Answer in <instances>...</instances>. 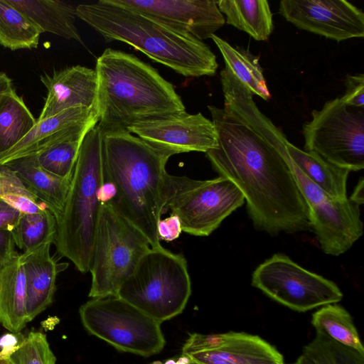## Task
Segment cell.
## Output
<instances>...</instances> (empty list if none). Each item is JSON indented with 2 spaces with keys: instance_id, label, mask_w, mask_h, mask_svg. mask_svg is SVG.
Masks as SVG:
<instances>
[{
  "instance_id": "cell-1",
  "label": "cell",
  "mask_w": 364,
  "mask_h": 364,
  "mask_svg": "<svg viewBox=\"0 0 364 364\" xmlns=\"http://www.w3.org/2000/svg\"><path fill=\"white\" fill-rule=\"evenodd\" d=\"M208 105L218 146L205 153L213 169L242 192L254 226L270 235L311 229L309 210L287 161L284 133L257 108L242 84Z\"/></svg>"
},
{
  "instance_id": "cell-2",
  "label": "cell",
  "mask_w": 364,
  "mask_h": 364,
  "mask_svg": "<svg viewBox=\"0 0 364 364\" xmlns=\"http://www.w3.org/2000/svg\"><path fill=\"white\" fill-rule=\"evenodd\" d=\"M102 158L104 180L115 188L109 203L151 247L160 246L158 223L166 203L169 158L127 131H102Z\"/></svg>"
},
{
  "instance_id": "cell-3",
  "label": "cell",
  "mask_w": 364,
  "mask_h": 364,
  "mask_svg": "<svg viewBox=\"0 0 364 364\" xmlns=\"http://www.w3.org/2000/svg\"><path fill=\"white\" fill-rule=\"evenodd\" d=\"M97 125L127 131L134 124L186 111L173 85L136 56L106 48L97 58Z\"/></svg>"
},
{
  "instance_id": "cell-4",
  "label": "cell",
  "mask_w": 364,
  "mask_h": 364,
  "mask_svg": "<svg viewBox=\"0 0 364 364\" xmlns=\"http://www.w3.org/2000/svg\"><path fill=\"white\" fill-rule=\"evenodd\" d=\"M76 16L107 41L124 42L188 77L212 76L216 56L202 41L110 0L76 6Z\"/></svg>"
},
{
  "instance_id": "cell-5",
  "label": "cell",
  "mask_w": 364,
  "mask_h": 364,
  "mask_svg": "<svg viewBox=\"0 0 364 364\" xmlns=\"http://www.w3.org/2000/svg\"><path fill=\"white\" fill-rule=\"evenodd\" d=\"M103 183L102 131L97 124L82 142L54 242L59 255L81 273L90 271Z\"/></svg>"
},
{
  "instance_id": "cell-6",
  "label": "cell",
  "mask_w": 364,
  "mask_h": 364,
  "mask_svg": "<svg viewBox=\"0 0 364 364\" xmlns=\"http://www.w3.org/2000/svg\"><path fill=\"white\" fill-rule=\"evenodd\" d=\"M191 294L186 258L161 245L142 257L116 296L161 323L183 311Z\"/></svg>"
},
{
  "instance_id": "cell-7",
  "label": "cell",
  "mask_w": 364,
  "mask_h": 364,
  "mask_svg": "<svg viewBox=\"0 0 364 364\" xmlns=\"http://www.w3.org/2000/svg\"><path fill=\"white\" fill-rule=\"evenodd\" d=\"M151 248L145 235L109 203L102 204L91 257L89 296H116Z\"/></svg>"
},
{
  "instance_id": "cell-8",
  "label": "cell",
  "mask_w": 364,
  "mask_h": 364,
  "mask_svg": "<svg viewBox=\"0 0 364 364\" xmlns=\"http://www.w3.org/2000/svg\"><path fill=\"white\" fill-rule=\"evenodd\" d=\"M244 202L242 192L225 177L201 181L169 174L164 213L170 210L178 216L182 231L203 237Z\"/></svg>"
},
{
  "instance_id": "cell-9",
  "label": "cell",
  "mask_w": 364,
  "mask_h": 364,
  "mask_svg": "<svg viewBox=\"0 0 364 364\" xmlns=\"http://www.w3.org/2000/svg\"><path fill=\"white\" fill-rule=\"evenodd\" d=\"M79 314L90 334L119 350L147 357L164 347L161 323L117 296L92 299Z\"/></svg>"
},
{
  "instance_id": "cell-10",
  "label": "cell",
  "mask_w": 364,
  "mask_h": 364,
  "mask_svg": "<svg viewBox=\"0 0 364 364\" xmlns=\"http://www.w3.org/2000/svg\"><path fill=\"white\" fill-rule=\"evenodd\" d=\"M341 97L328 101L311 112L304 124V151L350 171L364 168V113L350 111Z\"/></svg>"
},
{
  "instance_id": "cell-11",
  "label": "cell",
  "mask_w": 364,
  "mask_h": 364,
  "mask_svg": "<svg viewBox=\"0 0 364 364\" xmlns=\"http://www.w3.org/2000/svg\"><path fill=\"white\" fill-rule=\"evenodd\" d=\"M252 285L277 302L299 312L336 304L343 298L332 281L277 253L253 272Z\"/></svg>"
},
{
  "instance_id": "cell-12",
  "label": "cell",
  "mask_w": 364,
  "mask_h": 364,
  "mask_svg": "<svg viewBox=\"0 0 364 364\" xmlns=\"http://www.w3.org/2000/svg\"><path fill=\"white\" fill-rule=\"evenodd\" d=\"M287 161L308 205L311 228L323 252L333 256L344 253L363 235L359 205L348 198H331L299 170L289 154Z\"/></svg>"
},
{
  "instance_id": "cell-13",
  "label": "cell",
  "mask_w": 364,
  "mask_h": 364,
  "mask_svg": "<svg viewBox=\"0 0 364 364\" xmlns=\"http://www.w3.org/2000/svg\"><path fill=\"white\" fill-rule=\"evenodd\" d=\"M127 132L168 158L191 151L206 153L218 146L215 125L201 113L185 111L154 117L134 124Z\"/></svg>"
},
{
  "instance_id": "cell-14",
  "label": "cell",
  "mask_w": 364,
  "mask_h": 364,
  "mask_svg": "<svg viewBox=\"0 0 364 364\" xmlns=\"http://www.w3.org/2000/svg\"><path fill=\"white\" fill-rule=\"evenodd\" d=\"M181 355L197 364H285L275 347L245 332L191 334Z\"/></svg>"
},
{
  "instance_id": "cell-15",
  "label": "cell",
  "mask_w": 364,
  "mask_h": 364,
  "mask_svg": "<svg viewBox=\"0 0 364 364\" xmlns=\"http://www.w3.org/2000/svg\"><path fill=\"white\" fill-rule=\"evenodd\" d=\"M279 13L299 29L340 42L364 36V14L345 0H282Z\"/></svg>"
},
{
  "instance_id": "cell-16",
  "label": "cell",
  "mask_w": 364,
  "mask_h": 364,
  "mask_svg": "<svg viewBox=\"0 0 364 364\" xmlns=\"http://www.w3.org/2000/svg\"><path fill=\"white\" fill-rule=\"evenodd\" d=\"M110 1L202 41L210 38L225 23L216 1L213 0Z\"/></svg>"
},
{
  "instance_id": "cell-17",
  "label": "cell",
  "mask_w": 364,
  "mask_h": 364,
  "mask_svg": "<svg viewBox=\"0 0 364 364\" xmlns=\"http://www.w3.org/2000/svg\"><path fill=\"white\" fill-rule=\"evenodd\" d=\"M47 89V96L37 121L77 107H95L97 75L95 69L80 65L40 76Z\"/></svg>"
},
{
  "instance_id": "cell-18",
  "label": "cell",
  "mask_w": 364,
  "mask_h": 364,
  "mask_svg": "<svg viewBox=\"0 0 364 364\" xmlns=\"http://www.w3.org/2000/svg\"><path fill=\"white\" fill-rule=\"evenodd\" d=\"M51 245L45 244L20 255L26 278L28 322L52 304L57 276L68 267V263H57L50 255Z\"/></svg>"
},
{
  "instance_id": "cell-19",
  "label": "cell",
  "mask_w": 364,
  "mask_h": 364,
  "mask_svg": "<svg viewBox=\"0 0 364 364\" xmlns=\"http://www.w3.org/2000/svg\"><path fill=\"white\" fill-rule=\"evenodd\" d=\"M95 113L96 107H77L36 121V125L23 139L0 156V164H5L16 159L37 154L66 136L75 124Z\"/></svg>"
},
{
  "instance_id": "cell-20",
  "label": "cell",
  "mask_w": 364,
  "mask_h": 364,
  "mask_svg": "<svg viewBox=\"0 0 364 364\" xmlns=\"http://www.w3.org/2000/svg\"><path fill=\"white\" fill-rule=\"evenodd\" d=\"M5 164L17 174L58 221L63 211L72 178H60L46 171L38 165L34 155L21 157Z\"/></svg>"
},
{
  "instance_id": "cell-21",
  "label": "cell",
  "mask_w": 364,
  "mask_h": 364,
  "mask_svg": "<svg viewBox=\"0 0 364 364\" xmlns=\"http://www.w3.org/2000/svg\"><path fill=\"white\" fill-rule=\"evenodd\" d=\"M43 33L48 32L84 44L75 25L76 6L58 0H7Z\"/></svg>"
},
{
  "instance_id": "cell-22",
  "label": "cell",
  "mask_w": 364,
  "mask_h": 364,
  "mask_svg": "<svg viewBox=\"0 0 364 364\" xmlns=\"http://www.w3.org/2000/svg\"><path fill=\"white\" fill-rule=\"evenodd\" d=\"M28 323L26 278L18 254L0 272V324L16 333Z\"/></svg>"
},
{
  "instance_id": "cell-23",
  "label": "cell",
  "mask_w": 364,
  "mask_h": 364,
  "mask_svg": "<svg viewBox=\"0 0 364 364\" xmlns=\"http://www.w3.org/2000/svg\"><path fill=\"white\" fill-rule=\"evenodd\" d=\"M97 122L95 113L75 124L66 136L34 154L38 165L60 178H72L83 139Z\"/></svg>"
},
{
  "instance_id": "cell-24",
  "label": "cell",
  "mask_w": 364,
  "mask_h": 364,
  "mask_svg": "<svg viewBox=\"0 0 364 364\" xmlns=\"http://www.w3.org/2000/svg\"><path fill=\"white\" fill-rule=\"evenodd\" d=\"M288 154L300 171L331 198L346 199V183L350 171L336 166L314 152L306 151L287 142Z\"/></svg>"
},
{
  "instance_id": "cell-25",
  "label": "cell",
  "mask_w": 364,
  "mask_h": 364,
  "mask_svg": "<svg viewBox=\"0 0 364 364\" xmlns=\"http://www.w3.org/2000/svg\"><path fill=\"white\" fill-rule=\"evenodd\" d=\"M226 22L245 31L256 41H267L273 29L272 13L267 0L216 1Z\"/></svg>"
},
{
  "instance_id": "cell-26",
  "label": "cell",
  "mask_w": 364,
  "mask_h": 364,
  "mask_svg": "<svg viewBox=\"0 0 364 364\" xmlns=\"http://www.w3.org/2000/svg\"><path fill=\"white\" fill-rule=\"evenodd\" d=\"M13 87L0 95V156L16 145L36 124Z\"/></svg>"
},
{
  "instance_id": "cell-27",
  "label": "cell",
  "mask_w": 364,
  "mask_h": 364,
  "mask_svg": "<svg viewBox=\"0 0 364 364\" xmlns=\"http://www.w3.org/2000/svg\"><path fill=\"white\" fill-rule=\"evenodd\" d=\"M210 38L220 50L225 61V67L229 69L252 95H257L264 100H269L271 94L258 58L247 50L238 47L233 48L215 33Z\"/></svg>"
},
{
  "instance_id": "cell-28",
  "label": "cell",
  "mask_w": 364,
  "mask_h": 364,
  "mask_svg": "<svg viewBox=\"0 0 364 364\" xmlns=\"http://www.w3.org/2000/svg\"><path fill=\"white\" fill-rule=\"evenodd\" d=\"M42 31L25 14L0 0V45L11 50L38 47Z\"/></svg>"
},
{
  "instance_id": "cell-29",
  "label": "cell",
  "mask_w": 364,
  "mask_h": 364,
  "mask_svg": "<svg viewBox=\"0 0 364 364\" xmlns=\"http://www.w3.org/2000/svg\"><path fill=\"white\" fill-rule=\"evenodd\" d=\"M311 324L316 332L364 353V347L353 318L341 306L330 304L320 307L312 315Z\"/></svg>"
},
{
  "instance_id": "cell-30",
  "label": "cell",
  "mask_w": 364,
  "mask_h": 364,
  "mask_svg": "<svg viewBox=\"0 0 364 364\" xmlns=\"http://www.w3.org/2000/svg\"><path fill=\"white\" fill-rule=\"evenodd\" d=\"M11 232L16 246L28 252L55 242L57 221L48 208L35 213H21Z\"/></svg>"
},
{
  "instance_id": "cell-31",
  "label": "cell",
  "mask_w": 364,
  "mask_h": 364,
  "mask_svg": "<svg viewBox=\"0 0 364 364\" xmlns=\"http://www.w3.org/2000/svg\"><path fill=\"white\" fill-rule=\"evenodd\" d=\"M302 354L316 364H364V353L317 332Z\"/></svg>"
},
{
  "instance_id": "cell-32",
  "label": "cell",
  "mask_w": 364,
  "mask_h": 364,
  "mask_svg": "<svg viewBox=\"0 0 364 364\" xmlns=\"http://www.w3.org/2000/svg\"><path fill=\"white\" fill-rule=\"evenodd\" d=\"M10 358L14 364H55L56 361L46 336L34 331L23 338Z\"/></svg>"
},
{
  "instance_id": "cell-33",
  "label": "cell",
  "mask_w": 364,
  "mask_h": 364,
  "mask_svg": "<svg viewBox=\"0 0 364 364\" xmlns=\"http://www.w3.org/2000/svg\"><path fill=\"white\" fill-rule=\"evenodd\" d=\"M8 195H21L39 201L12 169L6 164H0V198Z\"/></svg>"
},
{
  "instance_id": "cell-34",
  "label": "cell",
  "mask_w": 364,
  "mask_h": 364,
  "mask_svg": "<svg viewBox=\"0 0 364 364\" xmlns=\"http://www.w3.org/2000/svg\"><path fill=\"white\" fill-rule=\"evenodd\" d=\"M346 91L341 97L348 107H360L364 106V75H347L345 80Z\"/></svg>"
},
{
  "instance_id": "cell-35",
  "label": "cell",
  "mask_w": 364,
  "mask_h": 364,
  "mask_svg": "<svg viewBox=\"0 0 364 364\" xmlns=\"http://www.w3.org/2000/svg\"><path fill=\"white\" fill-rule=\"evenodd\" d=\"M1 199L21 213H35L47 208L41 202L21 195H8L1 197Z\"/></svg>"
},
{
  "instance_id": "cell-36",
  "label": "cell",
  "mask_w": 364,
  "mask_h": 364,
  "mask_svg": "<svg viewBox=\"0 0 364 364\" xmlns=\"http://www.w3.org/2000/svg\"><path fill=\"white\" fill-rule=\"evenodd\" d=\"M182 232L181 222L178 216L173 214L158 223V235L160 240L171 242L177 239Z\"/></svg>"
},
{
  "instance_id": "cell-37",
  "label": "cell",
  "mask_w": 364,
  "mask_h": 364,
  "mask_svg": "<svg viewBox=\"0 0 364 364\" xmlns=\"http://www.w3.org/2000/svg\"><path fill=\"white\" fill-rule=\"evenodd\" d=\"M16 245L11 232L0 230V272L16 256Z\"/></svg>"
},
{
  "instance_id": "cell-38",
  "label": "cell",
  "mask_w": 364,
  "mask_h": 364,
  "mask_svg": "<svg viewBox=\"0 0 364 364\" xmlns=\"http://www.w3.org/2000/svg\"><path fill=\"white\" fill-rule=\"evenodd\" d=\"M21 213L0 198V230L11 231L17 223Z\"/></svg>"
},
{
  "instance_id": "cell-39",
  "label": "cell",
  "mask_w": 364,
  "mask_h": 364,
  "mask_svg": "<svg viewBox=\"0 0 364 364\" xmlns=\"http://www.w3.org/2000/svg\"><path fill=\"white\" fill-rule=\"evenodd\" d=\"M115 196V188L114 185L104 180L100 188V199L102 204L110 202Z\"/></svg>"
},
{
  "instance_id": "cell-40",
  "label": "cell",
  "mask_w": 364,
  "mask_h": 364,
  "mask_svg": "<svg viewBox=\"0 0 364 364\" xmlns=\"http://www.w3.org/2000/svg\"><path fill=\"white\" fill-rule=\"evenodd\" d=\"M363 187H364L363 178H360V181H358V184L356 185L355 188H354L353 193L351 194L350 197L349 198L350 200H351L352 202L358 205L359 206H360V205H362L364 201Z\"/></svg>"
},
{
  "instance_id": "cell-41",
  "label": "cell",
  "mask_w": 364,
  "mask_h": 364,
  "mask_svg": "<svg viewBox=\"0 0 364 364\" xmlns=\"http://www.w3.org/2000/svg\"><path fill=\"white\" fill-rule=\"evenodd\" d=\"M13 87L11 79L4 72H0V95Z\"/></svg>"
},
{
  "instance_id": "cell-42",
  "label": "cell",
  "mask_w": 364,
  "mask_h": 364,
  "mask_svg": "<svg viewBox=\"0 0 364 364\" xmlns=\"http://www.w3.org/2000/svg\"><path fill=\"white\" fill-rule=\"evenodd\" d=\"M296 364H316L304 355L301 354L295 363Z\"/></svg>"
},
{
  "instance_id": "cell-43",
  "label": "cell",
  "mask_w": 364,
  "mask_h": 364,
  "mask_svg": "<svg viewBox=\"0 0 364 364\" xmlns=\"http://www.w3.org/2000/svg\"><path fill=\"white\" fill-rule=\"evenodd\" d=\"M0 364H14V363L11 360L9 355H6L4 354H2L0 356Z\"/></svg>"
},
{
  "instance_id": "cell-44",
  "label": "cell",
  "mask_w": 364,
  "mask_h": 364,
  "mask_svg": "<svg viewBox=\"0 0 364 364\" xmlns=\"http://www.w3.org/2000/svg\"><path fill=\"white\" fill-rule=\"evenodd\" d=\"M191 360L186 355H182L176 361L177 364H189Z\"/></svg>"
},
{
  "instance_id": "cell-45",
  "label": "cell",
  "mask_w": 364,
  "mask_h": 364,
  "mask_svg": "<svg viewBox=\"0 0 364 364\" xmlns=\"http://www.w3.org/2000/svg\"><path fill=\"white\" fill-rule=\"evenodd\" d=\"M164 364H177L176 363V361L174 360L173 359H169V360H167Z\"/></svg>"
},
{
  "instance_id": "cell-46",
  "label": "cell",
  "mask_w": 364,
  "mask_h": 364,
  "mask_svg": "<svg viewBox=\"0 0 364 364\" xmlns=\"http://www.w3.org/2000/svg\"><path fill=\"white\" fill-rule=\"evenodd\" d=\"M189 364H197V363H195L191 361ZM292 364H296V363H292Z\"/></svg>"
}]
</instances>
